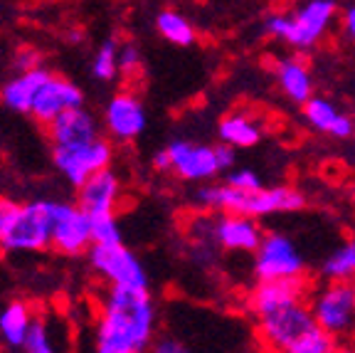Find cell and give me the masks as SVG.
Instances as JSON below:
<instances>
[{"instance_id":"cell-1","label":"cell","mask_w":355,"mask_h":353,"mask_svg":"<svg viewBox=\"0 0 355 353\" xmlns=\"http://www.w3.org/2000/svg\"><path fill=\"white\" fill-rule=\"evenodd\" d=\"M309 281H259L250 294L259 341L269 353H338L340 343L328 336L309 306Z\"/></svg>"},{"instance_id":"cell-2","label":"cell","mask_w":355,"mask_h":353,"mask_svg":"<svg viewBox=\"0 0 355 353\" xmlns=\"http://www.w3.org/2000/svg\"><path fill=\"white\" fill-rule=\"evenodd\" d=\"M158 329V306L148 289L106 287L96 321L94 353H148Z\"/></svg>"},{"instance_id":"cell-3","label":"cell","mask_w":355,"mask_h":353,"mask_svg":"<svg viewBox=\"0 0 355 353\" xmlns=\"http://www.w3.org/2000/svg\"><path fill=\"white\" fill-rule=\"evenodd\" d=\"M193 203L212 213H234V215L266 217L282 213H299L306 208V195L299 188L274 186L254 193L237 190L227 183H198L193 190Z\"/></svg>"},{"instance_id":"cell-4","label":"cell","mask_w":355,"mask_h":353,"mask_svg":"<svg viewBox=\"0 0 355 353\" xmlns=\"http://www.w3.org/2000/svg\"><path fill=\"white\" fill-rule=\"evenodd\" d=\"M340 22L338 0H301L291 10H272L261 20L266 38L279 40L299 55L316 50Z\"/></svg>"},{"instance_id":"cell-5","label":"cell","mask_w":355,"mask_h":353,"mask_svg":"<svg viewBox=\"0 0 355 353\" xmlns=\"http://www.w3.org/2000/svg\"><path fill=\"white\" fill-rule=\"evenodd\" d=\"M313 319L338 343L355 341V281L321 279L309 289Z\"/></svg>"},{"instance_id":"cell-6","label":"cell","mask_w":355,"mask_h":353,"mask_svg":"<svg viewBox=\"0 0 355 353\" xmlns=\"http://www.w3.org/2000/svg\"><path fill=\"white\" fill-rule=\"evenodd\" d=\"M195 240L215 243L225 252L254 254L264 240L261 225L250 215H234V213H217L212 217H195L193 222Z\"/></svg>"},{"instance_id":"cell-7","label":"cell","mask_w":355,"mask_h":353,"mask_svg":"<svg viewBox=\"0 0 355 353\" xmlns=\"http://www.w3.org/2000/svg\"><path fill=\"white\" fill-rule=\"evenodd\" d=\"M306 270H309V262L291 235L279 230L264 232V240L254 252L257 281L299 279L306 277Z\"/></svg>"},{"instance_id":"cell-8","label":"cell","mask_w":355,"mask_h":353,"mask_svg":"<svg viewBox=\"0 0 355 353\" xmlns=\"http://www.w3.org/2000/svg\"><path fill=\"white\" fill-rule=\"evenodd\" d=\"M52 247L50 200H33L17 208L6 238L0 243L3 252H44Z\"/></svg>"},{"instance_id":"cell-9","label":"cell","mask_w":355,"mask_h":353,"mask_svg":"<svg viewBox=\"0 0 355 353\" xmlns=\"http://www.w3.org/2000/svg\"><path fill=\"white\" fill-rule=\"evenodd\" d=\"M89 267L109 287H139L148 289V272L139 254L126 245H92L87 252Z\"/></svg>"},{"instance_id":"cell-10","label":"cell","mask_w":355,"mask_h":353,"mask_svg":"<svg viewBox=\"0 0 355 353\" xmlns=\"http://www.w3.org/2000/svg\"><path fill=\"white\" fill-rule=\"evenodd\" d=\"M52 161H55L57 171L79 188L87 183L94 173L111 168L114 161V146L111 138H96L89 144H72V146H52Z\"/></svg>"},{"instance_id":"cell-11","label":"cell","mask_w":355,"mask_h":353,"mask_svg":"<svg viewBox=\"0 0 355 353\" xmlns=\"http://www.w3.org/2000/svg\"><path fill=\"white\" fill-rule=\"evenodd\" d=\"M52 215V249L64 257L87 254L94 245L92 238V215L84 213L77 203L50 200Z\"/></svg>"},{"instance_id":"cell-12","label":"cell","mask_w":355,"mask_h":353,"mask_svg":"<svg viewBox=\"0 0 355 353\" xmlns=\"http://www.w3.org/2000/svg\"><path fill=\"white\" fill-rule=\"evenodd\" d=\"M171 158V173H175L185 183H207L212 178L222 176L217 166L215 146L198 144L193 138H171L166 146Z\"/></svg>"},{"instance_id":"cell-13","label":"cell","mask_w":355,"mask_h":353,"mask_svg":"<svg viewBox=\"0 0 355 353\" xmlns=\"http://www.w3.org/2000/svg\"><path fill=\"white\" fill-rule=\"evenodd\" d=\"M148 126L144 101L133 92H116L104 106V129L111 141L131 144Z\"/></svg>"},{"instance_id":"cell-14","label":"cell","mask_w":355,"mask_h":353,"mask_svg":"<svg viewBox=\"0 0 355 353\" xmlns=\"http://www.w3.org/2000/svg\"><path fill=\"white\" fill-rule=\"evenodd\" d=\"M77 106H84L82 89L74 82H69V79L52 74V77L40 87L37 97H35V101H33V109H30V116L47 129L60 114H64V111H69V109H77Z\"/></svg>"},{"instance_id":"cell-15","label":"cell","mask_w":355,"mask_h":353,"mask_svg":"<svg viewBox=\"0 0 355 353\" xmlns=\"http://www.w3.org/2000/svg\"><path fill=\"white\" fill-rule=\"evenodd\" d=\"M304 122L309 129H313L316 133L331 136L336 141H350L355 136V119L350 114H345L338 104L328 97L313 94L304 106H301Z\"/></svg>"},{"instance_id":"cell-16","label":"cell","mask_w":355,"mask_h":353,"mask_svg":"<svg viewBox=\"0 0 355 353\" xmlns=\"http://www.w3.org/2000/svg\"><path fill=\"white\" fill-rule=\"evenodd\" d=\"M119 203H121V178L111 168L94 173L77 188V205L92 217L116 215Z\"/></svg>"},{"instance_id":"cell-17","label":"cell","mask_w":355,"mask_h":353,"mask_svg":"<svg viewBox=\"0 0 355 353\" xmlns=\"http://www.w3.org/2000/svg\"><path fill=\"white\" fill-rule=\"evenodd\" d=\"M274 77H277V87L282 89L284 97L296 106H304L316 94L311 67L306 65V60L299 52L279 57L277 67H274Z\"/></svg>"},{"instance_id":"cell-18","label":"cell","mask_w":355,"mask_h":353,"mask_svg":"<svg viewBox=\"0 0 355 353\" xmlns=\"http://www.w3.org/2000/svg\"><path fill=\"white\" fill-rule=\"evenodd\" d=\"M52 146H72V144H89L101 138V126L96 116L84 106L69 109L60 114L55 122L47 126Z\"/></svg>"},{"instance_id":"cell-19","label":"cell","mask_w":355,"mask_h":353,"mask_svg":"<svg viewBox=\"0 0 355 353\" xmlns=\"http://www.w3.org/2000/svg\"><path fill=\"white\" fill-rule=\"evenodd\" d=\"M50 77H52V72L50 69H44V67L25 69V72H20L17 77L8 79V82L3 84V89H0V101H3V106H8L10 111L30 114L40 87H42Z\"/></svg>"},{"instance_id":"cell-20","label":"cell","mask_w":355,"mask_h":353,"mask_svg":"<svg viewBox=\"0 0 355 353\" xmlns=\"http://www.w3.org/2000/svg\"><path fill=\"white\" fill-rule=\"evenodd\" d=\"M217 138H220L222 144L234 146L237 151H247L261 144L264 129H261V124L252 114L232 111V114L222 116L220 124H217Z\"/></svg>"},{"instance_id":"cell-21","label":"cell","mask_w":355,"mask_h":353,"mask_svg":"<svg viewBox=\"0 0 355 353\" xmlns=\"http://www.w3.org/2000/svg\"><path fill=\"white\" fill-rule=\"evenodd\" d=\"M35 324V316H33V309H30L25 302H10L6 309L0 311V336L8 346L22 348L25 338H28L30 329Z\"/></svg>"},{"instance_id":"cell-22","label":"cell","mask_w":355,"mask_h":353,"mask_svg":"<svg viewBox=\"0 0 355 353\" xmlns=\"http://www.w3.org/2000/svg\"><path fill=\"white\" fill-rule=\"evenodd\" d=\"M155 30H158V35H161L166 42L175 44V47H190V44H195V40H198L193 22H190L183 13L171 10V8H166V10H161L155 15Z\"/></svg>"},{"instance_id":"cell-23","label":"cell","mask_w":355,"mask_h":353,"mask_svg":"<svg viewBox=\"0 0 355 353\" xmlns=\"http://www.w3.org/2000/svg\"><path fill=\"white\" fill-rule=\"evenodd\" d=\"M323 279H353L355 281V235L336 247L326 260L321 262Z\"/></svg>"},{"instance_id":"cell-24","label":"cell","mask_w":355,"mask_h":353,"mask_svg":"<svg viewBox=\"0 0 355 353\" xmlns=\"http://www.w3.org/2000/svg\"><path fill=\"white\" fill-rule=\"evenodd\" d=\"M119 40L106 38L104 42L96 47L94 60H92V74L99 82H111L119 74Z\"/></svg>"},{"instance_id":"cell-25","label":"cell","mask_w":355,"mask_h":353,"mask_svg":"<svg viewBox=\"0 0 355 353\" xmlns=\"http://www.w3.org/2000/svg\"><path fill=\"white\" fill-rule=\"evenodd\" d=\"M92 238L94 245H123V232L116 215L92 217Z\"/></svg>"},{"instance_id":"cell-26","label":"cell","mask_w":355,"mask_h":353,"mask_svg":"<svg viewBox=\"0 0 355 353\" xmlns=\"http://www.w3.org/2000/svg\"><path fill=\"white\" fill-rule=\"evenodd\" d=\"M22 351L25 353H57L55 346H52L50 329H47L44 319H35L28 338H25V343H22Z\"/></svg>"},{"instance_id":"cell-27","label":"cell","mask_w":355,"mask_h":353,"mask_svg":"<svg viewBox=\"0 0 355 353\" xmlns=\"http://www.w3.org/2000/svg\"><path fill=\"white\" fill-rule=\"evenodd\" d=\"M225 183L237 190H247V193H254L264 188V178L254 171V168H232V171L225 173Z\"/></svg>"},{"instance_id":"cell-28","label":"cell","mask_w":355,"mask_h":353,"mask_svg":"<svg viewBox=\"0 0 355 353\" xmlns=\"http://www.w3.org/2000/svg\"><path fill=\"white\" fill-rule=\"evenodd\" d=\"M148 353H200V351L193 343L185 341V338L175 336V334H161V336L153 338Z\"/></svg>"},{"instance_id":"cell-29","label":"cell","mask_w":355,"mask_h":353,"mask_svg":"<svg viewBox=\"0 0 355 353\" xmlns=\"http://www.w3.org/2000/svg\"><path fill=\"white\" fill-rule=\"evenodd\" d=\"M141 62H144V57H141L139 44L123 42L121 47H119V74H123V77L139 74Z\"/></svg>"},{"instance_id":"cell-30","label":"cell","mask_w":355,"mask_h":353,"mask_svg":"<svg viewBox=\"0 0 355 353\" xmlns=\"http://www.w3.org/2000/svg\"><path fill=\"white\" fill-rule=\"evenodd\" d=\"M215 156H217V166H220L222 176H225L227 171H232V168H237V149H234V146L217 141V144H215Z\"/></svg>"},{"instance_id":"cell-31","label":"cell","mask_w":355,"mask_h":353,"mask_svg":"<svg viewBox=\"0 0 355 353\" xmlns=\"http://www.w3.org/2000/svg\"><path fill=\"white\" fill-rule=\"evenodd\" d=\"M17 208H20V205L12 203V200L0 198V243H3V238H6V232H8V227H10L12 217H15Z\"/></svg>"},{"instance_id":"cell-32","label":"cell","mask_w":355,"mask_h":353,"mask_svg":"<svg viewBox=\"0 0 355 353\" xmlns=\"http://www.w3.org/2000/svg\"><path fill=\"white\" fill-rule=\"evenodd\" d=\"M340 28H343V35L348 38V42L355 47V3H348L340 10Z\"/></svg>"},{"instance_id":"cell-33","label":"cell","mask_w":355,"mask_h":353,"mask_svg":"<svg viewBox=\"0 0 355 353\" xmlns=\"http://www.w3.org/2000/svg\"><path fill=\"white\" fill-rule=\"evenodd\" d=\"M17 67H20V72L33 69V67H40V52H35V50L20 52V55H17Z\"/></svg>"},{"instance_id":"cell-34","label":"cell","mask_w":355,"mask_h":353,"mask_svg":"<svg viewBox=\"0 0 355 353\" xmlns=\"http://www.w3.org/2000/svg\"><path fill=\"white\" fill-rule=\"evenodd\" d=\"M153 168L158 173H171V158H168V151L161 149L153 154Z\"/></svg>"},{"instance_id":"cell-35","label":"cell","mask_w":355,"mask_h":353,"mask_svg":"<svg viewBox=\"0 0 355 353\" xmlns=\"http://www.w3.org/2000/svg\"><path fill=\"white\" fill-rule=\"evenodd\" d=\"M338 353H355V346H348V348H340Z\"/></svg>"}]
</instances>
